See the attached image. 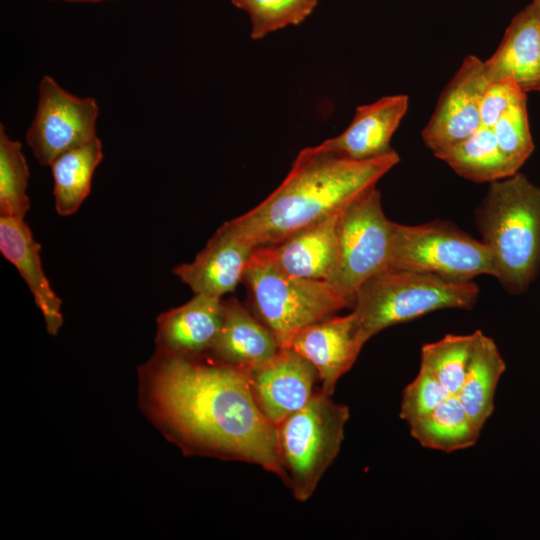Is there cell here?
Listing matches in <instances>:
<instances>
[{
  "mask_svg": "<svg viewBox=\"0 0 540 540\" xmlns=\"http://www.w3.org/2000/svg\"><path fill=\"white\" fill-rule=\"evenodd\" d=\"M248 373L208 353L158 348L141 368L150 414L186 454L258 465L289 488L277 427L255 403Z\"/></svg>",
  "mask_w": 540,
  "mask_h": 540,
  "instance_id": "obj_1",
  "label": "cell"
},
{
  "mask_svg": "<svg viewBox=\"0 0 540 540\" xmlns=\"http://www.w3.org/2000/svg\"><path fill=\"white\" fill-rule=\"evenodd\" d=\"M400 161L392 152L354 161L318 146L299 151L281 184L260 204L232 219L255 247L281 243L301 229L341 211Z\"/></svg>",
  "mask_w": 540,
  "mask_h": 540,
  "instance_id": "obj_2",
  "label": "cell"
},
{
  "mask_svg": "<svg viewBox=\"0 0 540 540\" xmlns=\"http://www.w3.org/2000/svg\"><path fill=\"white\" fill-rule=\"evenodd\" d=\"M475 217L493 256L494 277L520 294L540 269V187L520 172L492 182Z\"/></svg>",
  "mask_w": 540,
  "mask_h": 540,
  "instance_id": "obj_3",
  "label": "cell"
},
{
  "mask_svg": "<svg viewBox=\"0 0 540 540\" xmlns=\"http://www.w3.org/2000/svg\"><path fill=\"white\" fill-rule=\"evenodd\" d=\"M479 288L471 282H451L433 274L387 268L357 290L353 315L366 343L380 331L442 309L471 310Z\"/></svg>",
  "mask_w": 540,
  "mask_h": 540,
  "instance_id": "obj_4",
  "label": "cell"
},
{
  "mask_svg": "<svg viewBox=\"0 0 540 540\" xmlns=\"http://www.w3.org/2000/svg\"><path fill=\"white\" fill-rule=\"evenodd\" d=\"M242 282L257 316L274 333L280 347H289L302 328L352 307L329 282L297 278L282 271L268 246L255 248Z\"/></svg>",
  "mask_w": 540,
  "mask_h": 540,
  "instance_id": "obj_5",
  "label": "cell"
},
{
  "mask_svg": "<svg viewBox=\"0 0 540 540\" xmlns=\"http://www.w3.org/2000/svg\"><path fill=\"white\" fill-rule=\"evenodd\" d=\"M349 417L346 405L333 401L320 389L303 408L277 426L280 460L298 501L305 502L312 496L337 457Z\"/></svg>",
  "mask_w": 540,
  "mask_h": 540,
  "instance_id": "obj_6",
  "label": "cell"
},
{
  "mask_svg": "<svg viewBox=\"0 0 540 540\" xmlns=\"http://www.w3.org/2000/svg\"><path fill=\"white\" fill-rule=\"evenodd\" d=\"M390 267L458 283L471 282L479 275H495L488 246L442 220L419 225L394 222Z\"/></svg>",
  "mask_w": 540,
  "mask_h": 540,
  "instance_id": "obj_7",
  "label": "cell"
},
{
  "mask_svg": "<svg viewBox=\"0 0 540 540\" xmlns=\"http://www.w3.org/2000/svg\"><path fill=\"white\" fill-rule=\"evenodd\" d=\"M393 223L383 211L376 186L340 212L337 259L327 282L347 298L352 307L359 287L370 277L390 268Z\"/></svg>",
  "mask_w": 540,
  "mask_h": 540,
  "instance_id": "obj_8",
  "label": "cell"
},
{
  "mask_svg": "<svg viewBox=\"0 0 540 540\" xmlns=\"http://www.w3.org/2000/svg\"><path fill=\"white\" fill-rule=\"evenodd\" d=\"M26 141L42 166H50L61 154L95 139L99 107L93 97H79L44 75Z\"/></svg>",
  "mask_w": 540,
  "mask_h": 540,
  "instance_id": "obj_9",
  "label": "cell"
},
{
  "mask_svg": "<svg viewBox=\"0 0 540 540\" xmlns=\"http://www.w3.org/2000/svg\"><path fill=\"white\" fill-rule=\"evenodd\" d=\"M489 84L484 61L474 55L465 57L422 130L425 145L437 158L482 125L480 104Z\"/></svg>",
  "mask_w": 540,
  "mask_h": 540,
  "instance_id": "obj_10",
  "label": "cell"
},
{
  "mask_svg": "<svg viewBox=\"0 0 540 540\" xmlns=\"http://www.w3.org/2000/svg\"><path fill=\"white\" fill-rule=\"evenodd\" d=\"M315 367L290 347L249 370L250 389L260 411L276 427L314 395Z\"/></svg>",
  "mask_w": 540,
  "mask_h": 540,
  "instance_id": "obj_11",
  "label": "cell"
},
{
  "mask_svg": "<svg viewBox=\"0 0 540 540\" xmlns=\"http://www.w3.org/2000/svg\"><path fill=\"white\" fill-rule=\"evenodd\" d=\"M255 246L232 220L223 223L189 263L172 269L194 294L221 298L243 281Z\"/></svg>",
  "mask_w": 540,
  "mask_h": 540,
  "instance_id": "obj_12",
  "label": "cell"
},
{
  "mask_svg": "<svg viewBox=\"0 0 540 540\" xmlns=\"http://www.w3.org/2000/svg\"><path fill=\"white\" fill-rule=\"evenodd\" d=\"M364 344L351 312L302 328L289 347L315 367L322 381L321 390L332 396L338 380L351 369Z\"/></svg>",
  "mask_w": 540,
  "mask_h": 540,
  "instance_id": "obj_13",
  "label": "cell"
},
{
  "mask_svg": "<svg viewBox=\"0 0 540 540\" xmlns=\"http://www.w3.org/2000/svg\"><path fill=\"white\" fill-rule=\"evenodd\" d=\"M408 104V96L398 94L358 106L343 132L317 146L348 160L364 161L382 157L393 151L390 142L408 110Z\"/></svg>",
  "mask_w": 540,
  "mask_h": 540,
  "instance_id": "obj_14",
  "label": "cell"
},
{
  "mask_svg": "<svg viewBox=\"0 0 540 540\" xmlns=\"http://www.w3.org/2000/svg\"><path fill=\"white\" fill-rule=\"evenodd\" d=\"M223 321V301L204 294L157 317V348L185 355L208 353Z\"/></svg>",
  "mask_w": 540,
  "mask_h": 540,
  "instance_id": "obj_15",
  "label": "cell"
},
{
  "mask_svg": "<svg viewBox=\"0 0 540 540\" xmlns=\"http://www.w3.org/2000/svg\"><path fill=\"white\" fill-rule=\"evenodd\" d=\"M484 66L490 82L510 78L525 93L540 91V26L532 4L513 17Z\"/></svg>",
  "mask_w": 540,
  "mask_h": 540,
  "instance_id": "obj_16",
  "label": "cell"
},
{
  "mask_svg": "<svg viewBox=\"0 0 540 540\" xmlns=\"http://www.w3.org/2000/svg\"><path fill=\"white\" fill-rule=\"evenodd\" d=\"M40 250L24 219L0 216V251L26 282L49 334L56 335L63 322L62 301L44 273Z\"/></svg>",
  "mask_w": 540,
  "mask_h": 540,
  "instance_id": "obj_17",
  "label": "cell"
},
{
  "mask_svg": "<svg viewBox=\"0 0 540 540\" xmlns=\"http://www.w3.org/2000/svg\"><path fill=\"white\" fill-rule=\"evenodd\" d=\"M341 211L301 229L281 243L267 245L275 264L297 278L327 281L337 259Z\"/></svg>",
  "mask_w": 540,
  "mask_h": 540,
  "instance_id": "obj_18",
  "label": "cell"
},
{
  "mask_svg": "<svg viewBox=\"0 0 540 540\" xmlns=\"http://www.w3.org/2000/svg\"><path fill=\"white\" fill-rule=\"evenodd\" d=\"M279 348L274 333L236 298L223 301L222 325L208 354L250 370L270 359Z\"/></svg>",
  "mask_w": 540,
  "mask_h": 540,
  "instance_id": "obj_19",
  "label": "cell"
},
{
  "mask_svg": "<svg viewBox=\"0 0 540 540\" xmlns=\"http://www.w3.org/2000/svg\"><path fill=\"white\" fill-rule=\"evenodd\" d=\"M505 370V361L494 340L477 330L469 368L456 396L480 428L494 411L497 386Z\"/></svg>",
  "mask_w": 540,
  "mask_h": 540,
  "instance_id": "obj_20",
  "label": "cell"
},
{
  "mask_svg": "<svg viewBox=\"0 0 540 540\" xmlns=\"http://www.w3.org/2000/svg\"><path fill=\"white\" fill-rule=\"evenodd\" d=\"M411 436L428 449L451 453L474 446L481 430L456 395L408 425Z\"/></svg>",
  "mask_w": 540,
  "mask_h": 540,
  "instance_id": "obj_21",
  "label": "cell"
},
{
  "mask_svg": "<svg viewBox=\"0 0 540 540\" xmlns=\"http://www.w3.org/2000/svg\"><path fill=\"white\" fill-rule=\"evenodd\" d=\"M102 158V143L97 138L59 155L51 163L55 209L60 216L72 215L87 198Z\"/></svg>",
  "mask_w": 540,
  "mask_h": 540,
  "instance_id": "obj_22",
  "label": "cell"
},
{
  "mask_svg": "<svg viewBox=\"0 0 540 540\" xmlns=\"http://www.w3.org/2000/svg\"><path fill=\"white\" fill-rule=\"evenodd\" d=\"M440 159L459 176L476 183H492L518 172L501 151L492 128L484 125Z\"/></svg>",
  "mask_w": 540,
  "mask_h": 540,
  "instance_id": "obj_23",
  "label": "cell"
},
{
  "mask_svg": "<svg viewBox=\"0 0 540 540\" xmlns=\"http://www.w3.org/2000/svg\"><path fill=\"white\" fill-rule=\"evenodd\" d=\"M477 330L467 335L447 334L421 348L420 367L431 373L451 394L457 395L467 374Z\"/></svg>",
  "mask_w": 540,
  "mask_h": 540,
  "instance_id": "obj_24",
  "label": "cell"
},
{
  "mask_svg": "<svg viewBox=\"0 0 540 540\" xmlns=\"http://www.w3.org/2000/svg\"><path fill=\"white\" fill-rule=\"evenodd\" d=\"M29 168L19 141L0 125V216L24 219L30 208L26 193Z\"/></svg>",
  "mask_w": 540,
  "mask_h": 540,
  "instance_id": "obj_25",
  "label": "cell"
},
{
  "mask_svg": "<svg viewBox=\"0 0 540 540\" xmlns=\"http://www.w3.org/2000/svg\"><path fill=\"white\" fill-rule=\"evenodd\" d=\"M247 12L251 22V38L266 35L303 22L315 9L318 0H231Z\"/></svg>",
  "mask_w": 540,
  "mask_h": 540,
  "instance_id": "obj_26",
  "label": "cell"
},
{
  "mask_svg": "<svg viewBox=\"0 0 540 540\" xmlns=\"http://www.w3.org/2000/svg\"><path fill=\"white\" fill-rule=\"evenodd\" d=\"M492 130L501 151L515 170L519 171L534 150L527 97L511 105L496 121Z\"/></svg>",
  "mask_w": 540,
  "mask_h": 540,
  "instance_id": "obj_27",
  "label": "cell"
},
{
  "mask_svg": "<svg viewBox=\"0 0 540 540\" xmlns=\"http://www.w3.org/2000/svg\"><path fill=\"white\" fill-rule=\"evenodd\" d=\"M449 396L444 386L420 367L417 376L403 390L399 416L409 425L429 414Z\"/></svg>",
  "mask_w": 540,
  "mask_h": 540,
  "instance_id": "obj_28",
  "label": "cell"
},
{
  "mask_svg": "<svg viewBox=\"0 0 540 540\" xmlns=\"http://www.w3.org/2000/svg\"><path fill=\"white\" fill-rule=\"evenodd\" d=\"M526 94L510 78L490 82L483 93L480 104L482 125L492 128L500 116Z\"/></svg>",
  "mask_w": 540,
  "mask_h": 540,
  "instance_id": "obj_29",
  "label": "cell"
},
{
  "mask_svg": "<svg viewBox=\"0 0 540 540\" xmlns=\"http://www.w3.org/2000/svg\"><path fill=\"white\" fill-rule=\"evenodd\" d=\"M531 4L534 7V10L538 19V23L540 26V0H533Z\"/></svg>",
  "mask_w": 540,
  "mask_h": 540,
  "instance_id": "obj_30",
  "label": "cell"
},
{
  "mask_svg": "<svg viewBox=\"0 0 540 540\" xmlns=\"http://www.w3.org/2000/svg\"><path fill=\"white\" fill-rule=\"evenodd\" d=\"M102 1H110V0H70V2H76V3H97Z\"/></svg>",
  "mask_w": 540,
  "mask_h": 540,
  "instance_id": "obj_31",
  "label": "cell"
},
{
  "mask_svg": "<svg viewBox=\"0 0 540 540\" xmlns=\"http://www.w3.org/2000/svg\"><path fill=\"white\" fill-rule=\"evenodd\" d=\"M53 1H55V0H53ZM64 1L70 2V0H64Z\"/></svg>",
  "mask_w": 540,
  "mask_h": 540,
  "instance_id": "obj_32",
  "label": "cell"
}]
</instances>
